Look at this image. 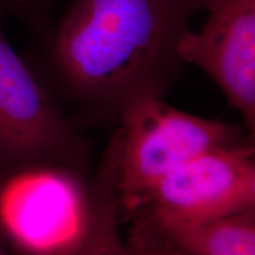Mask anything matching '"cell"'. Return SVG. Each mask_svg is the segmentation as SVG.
<instances>
[{
    "label": "cell",
    "mask_w": 255,
    "mask_h": 255,
    "mask_svg": "<svg viewBox=\"0 0 255 255\" xmlns=\"http://www.w3.org/2000/svg\"><path fill=\"white\" fill-rule=\"evenodd\" d=\"M138 209L157 221L177 223L255 209L254 145L220 146L197 156L146 191L132 213Z\"/></svg>",
    "instance_id": "cell-5"
},
{
    "label": "cell",
    "mask_w": 255,
    "mask_h": 255,
    "mask_svg": "<svg viewBox=\"0 0 255 255\" xmlns=\"http://www.w3.org/2000/svg\"><path fill=\"white\" fill-rule=\"evenodd\" d=\"M4 18L0 13V170L34 163L77 168L87 146L36 72L9 45Z\"/></svg>",
    "instance_id": "cell-4"
},
{
    "label": "cell",
    "mask_w": 255,
    "mask_h": 255,
    "mask_svg": "<svg viewBox=\"0 0 255 255\" xmlns=\"http://www.w3.org/2000/svg\"><path fill=\"white\" fill-rule=\"evenodd\" d=\"M58 2L59 0H0V13L5 18L18 19L34 33L53 20Z\"/></svg>",
    "instance_id": "cell-10"
},
{
    "label": "cell",
    "mask_w": 255,
    "mask_h": 255,
    "mask_svg": "<svg viewBox=\"0 0 255 255\" xmlns=\"http://www.w3.org/2000/svg\"><path fill=\"white\" fill-rule=\"evenodd\" d=\"M203 8L206 24L184 34L178 56L203 70L254 131L255 0H205Z\"/></svg>",
    "instance_id": "cell-6"
},
{
    "label": "cell",
    "mask_w": 255,
    "mask_h": 255,
    "mask_svg": "<svg viewBox=\"0 0 255 255\" xmlns=\"http://www.w3.org/2000/svg\"><path fill=\"white\" fill-rule=\"evenodd\" d=\"M94 187L76 168L34 163L0 170V239L18 255H65L94 222Z\"/></svg>",
    "instance_id": "cell-2"
},
{
    "label": "cell",
    "mask_w": 255,
    "mask_h": 255,
    "mask_svg": "<svg viewBox=\"0 0 255 255\" xmlns=\"http://www.w3.org/2000/svg\"><path fill=\"white\" fill-rule=\"evenodd\" d=\"M119 137L115 136L94 184L96 212L94 222L85 238L65 255H129L119 233L121 207L119 177Z\"/></svg>",
    "instance_id": "cell-8"
},
{
    "label": "cell",
    "mask_w": 255,
    "mask_h": 255,
    "mask_svg": "<svg viewBox=\"0 0 255 255\" xmlns=\"http://www.w3.org/2000/svg\"><path fill=\"white\" fill-rule=\"evenodd\" d=\"M126 246L129 255H191L170 240L143 209L132 213Z\"/></svg>",
    "instance_id": "cell-9"
},
{
    "label": "cell",
    "mask_w": 255,
    "mask_h": 255,
    "mask_svg": "<svg viewBox=\"0 0 255 255\" xmlns=\"http://www.w3.org/2000/svg\"><path fill=\"white\" fill-rule=\"evenodd\" d=\"M151 220L191 255H255V209L199 223Z\"/></svg>",
    "instance_id": "cell-7"
},
{
    "label": "cell",
    "mask_w": 255,
    "mask_h": 255,
    "mask_svg": "<svg viewBox=\"0 0 255 255\" xmlns=\"http://www.w3.org/2000/svg\"><path fill=\"white\" fill-rule=\"evenodd\" d=\"M119 119L121 206L132 213L150 188L212 149L250 142L234 124L195 116L150 96L130 104Z\"/></svg>",
    "instance_id": "cell-3"
},
{
    "label": "cell",
    "mask_w": 255,
    "mask_h": 255,
    "mask_svg": "<svg viewBox=\"0 0 255 255\" xmlns=\"http://www.w3.org/2000/svg\"><path fill=\"white\" fill-rule=\"evenodd\" d=\"M205 0H73L27 57L52 97L92 113L120 115L163 97L182 69L177 47Z\"/></svg>",
    "instance_id": "cell-1"
},
{
    "label": "cell",
    "mask_w": 255,
    "mask_h": 255,
    "mask_svg": "<svg viewBox=\"0 0 255 255\" xmlns=\"http://www.w3.org/2000/svg\"><path fill=\"white\" fill-rule=\"evenodd\" d=\"M0 255H13V253H12V252L6 247L4 242L1 241V239H0Z\"/></svg>",
    "instance_id": "cell-11"
}]
</instances>
